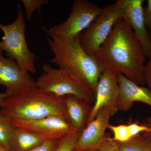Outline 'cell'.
Returning a JSON list of instances; mask_svg holds the SVG:
<instances>
[{"mask_svg": "<svg viewBox=\"0 0 151 151\" xmlns=\"http://www.w3.org/2000/svg\"><path fill=\"white\" fill-rule=\"evenodd\" d=\"M17 14L10 24L0 22V29L4 36L0 41V52H5L8 58L15 61L22 70L35 75L36 57L28 47L25 37L24 17L21 6L18 5Z\"/></svg>", "mask_w": 151, "mask_h": 151, "instance_id": "obj_4", "label": "cell"}, {"mask_svg": "<svg viewBox=\"0 0 151 151\" xmlns=\"http://www.w3.org/2000/svg\"><path fill=\"white\" fill-rule=\"evenodd\" d=\"M129 131L132 138L144 132L151 131V127H147L145 124H140L138 123H131L128 125Z\"/></svg>", "mask_w": 151, "mask_h": 151, "instance_id": "obj_23", "label": "cell"}, {"mask_svg": "<svg viewBox=\"0 0 151 151\" xmlns=\"http://www.w3.org/2000/svg\"><path fill=\"white\" fill-rule=\"evenodd\" d=\"M123 17L129 24L142 45L146 56L151 52L150 33L147 29L144 15V0H119Z\"/></svg>", "mask_w": 151, "mask_h": 151, "instance_id": "obj_11", "label": "cell"}, {"mask_svg": "<svg viewBox=\"0 0 151 151\" xmlns=\"http://www.w3.org/2000/svg\"><path fill=\"white\" fill-rule=\"evenodd\" d=\"M144 15L146 27L151 33V0H148L147 6L144 8Z\"/></svg>", "mask_w": 151, "mask_h": 151, "instance_id": "obj_25", "label": "cell"}, {"mask_svg": "<svg viewBox=\"0 0 151 151\" xmlns=\"http://www.w3.org/2000/svg\"><path fill=\"white\" fill-rule=\"evenodd\" d=\"M146 126L147 127H151V116L150 117H148L147 119H146L145 122V124ZM142 135L143 136L148 139L150 141H151V131H149V132H144V133H142Z\"/></svg>", "mask_w": 151, "mask_h": 151, "instance_id": "obj_26", "label": "cell"}, {"mask_svg": "<svg viewBox=\"0 0 151 151\" xmlns=\"http://www.w3.org/2000/svg\"><path fill=\"white\" fill-rule=\"evenodd\" d=\"M35 133L15 127L11 144V151H29L46 141Z\"/></svg>", "mask_w": 151, "mask_h": 151, "instance_id": "obj_15", "label": "cell"}, {"mask_svg": "<svg viewBox=\"0 0 151 151\" xmlns=\"http://www.w3.org/2000/svg\"><path fill=\"white\" fill-rule=\"evenodd\" d=\"M118 111L115 108L104 107L97 112L95 118L82 131L78 137L75 150L84 151L96 145L105 137V132L110 125V119Z\"/></svg>", "mask_w": 151, "mask_h": 151, "instance_id": "obj_10", "label": "cell"}, {"mask_svg": "<svg viewBox=\"0 0 151 151\" xmlns=\"http://www.w3.org/2000/svg\"><path fill=\"white\" fill-rule=\"evenodd\" d=\"M0 85L5 87V92L9 97L36 86V81L15 61L5 57L0 52Z\"/></svg>", "mask_w": 151, "mask_h": 151, "instance_id": "obj_9", "label": "cell"}, {"mask_svg": "<svg viewBox=\"0 0 151 151\" xmlns=\"http://www.w3.org/2000/svg\"><path fill=\"white\" fill-rule=\"evenodd\" d=\"M119 93L117 73L105 69L97 83L95 101L87 124L94 119L98 111L104 107L115 108L119 111L117 103Z\"/></svg>", "mask_w": 151, "mask_h": 151, "instance_id": "obj_12", "label": "cell"}, {"mask_svg": "<svg viewBox=\"0 0 151 151\" xmlns=\"http://www.w3.org/2000/svg\"><path fill=\"white\" fill-rule=\"evenodd\" d=\"M9 97V94L6 92L0 93V104H1L6 98Z\"/></svg>", "mask_w": 151, "mask_h": 151, "instance_id": "obj_27", "label": "cell"}, {"mask_svg": "<svg viewBox=\"0 0 151 151\" xmlns=\"http://www.w3.org/2000/svg\"><path fill=\"white\" fill-rule=\"evenodd\" d=\"M63 97H56L33 86L6 98L0 104V113L9 119L24 121L52 116L65 119Z\"/></svg>", "mask_w": 151, "mask_h": 151, "instance_id": "obj_3", "label": "cell"}, {"mask_svg": "<svg viewBox=\"0 0 151 151\" xmlns=\"http://www.w3.org/2000/svg\"><path fill=\"white\" fill-rule=\"evenodd\" d=\"M0 151H11L0 143Z\"/></svg>", "mask_w": 151, "mask_h": 151, "instance_id": "obj_28", "label": "cell"}, {"mask_svg": "<svg viewBox=\"0 0 151 151\" xmlns=\"http://www.w3.org/2000/svg\"><path fill=\"white\" fill-rule=\"evenodd\" d=\"M63 107L65 120L73 132H81L86 127L93 106L73 95L63 97Z\"/></svg>", "mask_w": 151, "mask_h": 151, "instance_id": "obj_14", "label": "cell"}, {"mask_svg": "<svg viewBox=\"0 0 151 151\" xmlns=\"http://www.w3.org/2000/svg\"><path fill=\"white\" fill-rule=\"evenodd\" d=\"M122 17L119 0L102 8L89 27L79 35L80 43L85 51L95 56L111 34L116 23Z\"/></svg>", "mask_w": 151, "mask_h": 151, "instance_id": "obj_6", "label": "cell"}, {"mask_svg": "<svg viewBox=\"0 0 151 151\" xmlns=\"http://www.w3.org/2000/svg\"><path fill=\"white\" fill-rule=\"evenodd\" d=\"M150 40H151V33H150Z\"/></svg>", "mask_w": 151, "mask_h": 151, "instance_id": "obj_29", "label": "cell"}, {"mask_svg": "<svg viewBox=\"0 0 151 151\" xmlns=\"http://www.w3.org/2000/svg\"><path fill=\"white\" fill-rule=\"evenodd\" d=\"M84 151H120L117 142L113 138L105 136L96 145Z\"/></svg>", "mask_w": 151, "mask_h": 151, "instance_id": "obj_21", "label": "cell"}, {"mask_svg": "<svg viewBox=\"0 0 151 151\" xmlns=\"http://www.w3.org/2000/svg\"><path fill=\"white\" fill-rule=\"evenodd\" d=\"M14 128L10 119L0 113V143L10 151Z\"/></svg>", "mask_w": 151, "mask_h": 151, "instance_id": "obj_17", "label": "cell"}, {"mask_svg": "<svg viewBox=\"0 0 151 151\" xmlns=\"http://www.w3.org/2000/svg\"><path fill=\"white\" fill-rule=\"evenodd\" d=\"M43 73L36 81V86L58 97L73 95L93 104L94 92L81 79L69 70L62 68H55L48 63L42 66Z\"/></svg>", "mask_w": 151, "mask_h": 151, "instance_id": "obj_5", "label": "cell"}, {"mask_svg": "<svg viewBox=\"0 0 151 151\" xmlns=\"http://www.w3.org/2000/svg\"><path fill=\"white\" fill-rule=\"evenodd\" d=\"M118 143L120 151H151V141L142 134L126 142Z\"/></svg>", "mask_w": 151, "mask_h": 151, "instance_id": "obj_16", "label": "cell"}, {"mask_svg": "<svg viewBox=\"0 0 151 151\" xmlns=\"http://www.w3.org/2000/svg\"><path fill=\"white\" fill-rule=\"evenodd\" d=\"M105 69L121 73L139 85L145 83L146 55L129 24L121 18L95 55Z\"/></svg>", "mask_w": 151, "mask_h": 151, "instance_id": "obj_1", "label": "cell"}, {"mask_svg": "<svg viewBox=\"0 0 151 151\" xmlns=\"http://www.w3.org/2000/svg\"><path fill=\"white\" fill-rule=\"evenodd\" d=\"M81 133L71 132L60 139L55 151H73Z\"/></svg>", "mask_w": 151, "mask_h": 151, "instance_id": "obj_18", "label": "cell"}, {"mask_svg": "<svg viewBox=\"0 0 151 151\" xmlns=\"http://www.w3.org/2000/svg\"><path fill=\"white\" fill-rule=\"evenodd\" d=\"M46 37L54 55L50 62L73 73L95 94L99 78L105 68L95 56L85 51L79 36L71 38Z\"/></svg>", "mask_w": 151, "mask_h": 151, "instance_id": "obj_2", "label": "cell"}, {"mask_svg": "<svg viewBox=\"0 0 151 151\" xmlns=\"http://www.w3.org/2000/svg\"><path fill=\"white\" fill-rule=\"evenodd\" d=\"M10 119L15 127L22 128L35 133L45 140L60 139L73 132L65 119L52 116L37 120L24 121Z\"/></svg>", "mask_w": 151, "mask_h": 151, "instance_id": "obj_8", "label": "cell"}, {"mask_svg": "<svg viewBox=\"0 0 151 151\" xmlns=\"http://www.w3.org/2000/svg\"><path fill=\"white\" fill-rule=\"evenodd\" d=\"M22 3L24 6L27 19L28 21L31 20L36 10H38L40 15L41 7L49 4L47 0H22Z\"/></svg>", "mask_w": 151, "mask_h": 151, "instance_id": "obj_20", "label": "cell"}, {"mask_svg": "<svg viewBox=\"0 0 151 151\" xmlns=\"http://www.w3.org/2000/svg\"><path fill=\"white\" fill-rule=\"evenodd\" d=\"M119 93L117 107L119 111H129L135 102L145 103L151 107V91L139 85L121 73H117Z\"/></svg>", "mask_w": 151, "mask_h": 151, "instance_id": "obj_13", "label": "cell"}, {"mask_svg": "<svg viewBox=\"0 0 151 151\" xmlns=\"http://www.w3.org/2000/svg\"><path fill=\"white\" fill-rule=\"evenodd\" d=\"M108 129L113 132V139L117 142H126L132 138L129 131L128 125L121 124L114 126L110 124Z\"/></svg>", "mask_w": 151, "mask_h": 151, "instance_id": "obj_19", "label": "cell"}, {"mask_svg": "<svg viewBox=\"0 0 151 151\" xmlns=\"http://www.w3.org/2000/svg\"><path fill=\"white\" fill-rule=\"evenodd\" d=\"M60 139L46 140L41 145L29 151H55Z\"/></svg>", "mask_w": 151, "mask_h": 151, "instance_id": "obj_22", "label": "cell"}, {"mask_svg": "<svg viewBox=\"0 0 151 151\" xmlns=\"http://www.w3.org/2000/svg\"><path fill=\"white\" fill-rule=\"evenodd\" d=\"M73 151H78L76 150H75V149H74V150H73Z\"/></svg>", "mask_w": 151, "mask_h": 151, "instance_id": "obj_30", "label": "cell"}, {"mask_svg": "<svg viewBox=\"0 0 151 151\" xmlns=\"http://www.w3.org/2000/svg\"><path fill=\"white\" fill-rule=\"evenodd\" d=\"M149 60L145 66L144 75L145 83L151 91V52L149 57Z\"/></svg>", "mask_w": 151, "mask_h": 151, "instance_id": "obj_24", "label": "cell"}, {"mask_svg": "<svg viewBox=\"0 0 151 151\" xmlns=\"http://www.w3.org/2000/svg\"><path fill=\"white\" fill-rule=\"evenodd\" d=\"M102 10L97 5L86 0L73 1L69 17L63 22L47 30L50 37L71 38L79 36Z\"/></svg>", "mask_w": 151, "mask_h": 151, "instance_id": "obj_7", "label": "cell"}]
</instances>
